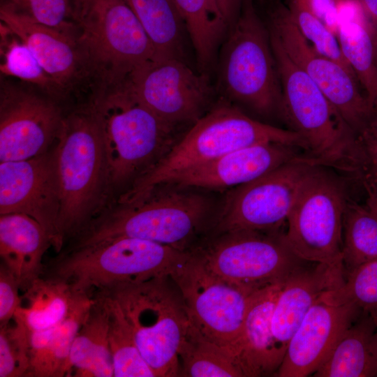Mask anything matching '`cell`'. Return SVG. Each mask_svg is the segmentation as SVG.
I'll use <instances>...</instances> for the list:
<instances>
[{"label": "cell", "mask_w": 377, "mask_h": 377, "mask_svg": "<svg viewBox=\"0 0 377 377\" xmlns=\"http://www.w3.org/2000/svg\"><path fill=\"white\" fill-rule=\"evenodd\" d=\"M188 251L149 240L120 237L44 263L40 276L60 280L77 293L170 276Z\"/></svg>", "instance_id": "cell-6"}, {"label": "cell", "mask_w": 377, "mask_h": 377, "mask_svg": "<svg viewBox=\"0 0 377 377\" xmlns=\"http://www.w3.org/2000/svg\"><path fill=\"white\" fill-rule=\"evenodd\" d=\"M13 322L0 326V377H27L29 369L27 331Z\"/></svg>", "instance_id": "cell-37"}, {"label": "cell", "mask_w": 377, "mask_h": 377, "mask_svg": "<svg viewBox=\"0 0 377 377\" xmlns=\"http://www.w3.org/2000/svg\"><path fill=\"white\" fill-rule=\"evenodd\" d=\"M190 251L217 277L251 291L284 281L309 263L293 252L283 232L239 230L215 234Z\"/></svg>", "instance_id": "cell-11"}, {"label": "cell", "mask_w": 377, "mask_h": 377, "mask_svg": "<svg viewBox=\"0 0 377 377\" xmlns=\"http://www.w3.org/2000/svg\"><path fill=\"white\" fill-rule=\"evenodd\" d=\"M287 6L299 31L314 48L355 75L342 53L337 36L331 30L300 3L288 0Z\"/></svg>", "instance_id": "cell-36"}, {"label": "cell", "mask_w": 377, "mask_h": 377, "mask_svg": "<svg viewBox=\"0 0 377 377\" xmlns=\"http://www.w3.org/2000/svg\"><path fill=\"white\" fill-rule=\"evenodd\" d=\"M320 19L336 36L339 27V0H295Z\"/></svg>", "instance_id": "cell-41"}, {"label": "cell", "mask_w": 377, "mask_h": 377, "mask_svg": "<svg viewBox=\"0 0 377 377\" xmlns=\"http://www.w3.org/2000/svg\"><path fill=\"white\" fill-rule=\"evenodd\" d=\"M94 302L73 343L66 376L114 377L109 345V311L104 295L93 293Z\"/></svg>", "instance_id": "cell-26"}, {"label": "cell", "mask_w": 377, "mask_h": 377, "mask_svg": "<svg viewBox=\"0 0 377 377\" xmlns=\"http://www.w3.org/2000/svg\"><path fill=\"white\" fill-rule=\"evenodd\" d=\"M75 36L91 73L101 85L124 80L154 60V50L124 0H73Z\"/></svg>", "instance_id": "cell-9"}, {"label": "cell", "mask_w": 377, "mask_h": 377, "mask_svg": "<svg viewBox=\"0 0 377 377\" xmlns=\"http://www.w3.org/2000/svg\"><path fill=\"white\" fill-rule=\"evenodd\" d=\"M377 322L361 313L343 332L313 377L376 376L371 343Z\"/></svg>", "instance_id": "cell-28"}, {"label": "cell", "mask_w": 377, "mask_h": 377, "mask_svg": "<svg viewBox=\"0 0 377 377\" xmlns=\"http://www.w3.org/2000/svg\"><path fill=\"white\" fill-rule=\"evenodd\" d=\"M77 295L60 280L39 276L24 291L13 320L28 332L50 329L65 319Z\"/></svg>", "instance_id": "cell-29"}, {"label": "cell", "mask_w": 377, "mask_h": 377, "mask_svg": "<svg viewBox=\"0 0 377 377\" xmlns=\"http://www.w3.org/2000/svg\"><path fill=\"white\" fill-rule=\"evenodd\" d=\"M94 100L102 129L109 188L130 186L175 143L177 127L138 102L123 81L101 86Z\"/></svg>", "instance_id": "cell-5"}, {"label": "cell", "mask_w": 377, "mask_h": 377, "mask_svg": "<svg viewBox=\"0 0 377 377\" xmlns=\"http://www.w3.org/2000/svg\"><path fill=\"white\" fill-rule=\"evenodd\" d=\"M299 148L279 143H262L228 152L188 168L167 184L183 188H226L248 183L276 168L305 155Z\"/></svg>", "instance_id": "cell-20"}, {"label": "cell", "mask_w": 377, "mask_h": 377, "mask_svg": "<svg viewBox=\"0 0 377 377\" xmlns=\"http://www.w3.org/2000/svg\"><path fill=\"white\" fill-rule=\"evenodd\" d=\"M314 165L307 157L294 160L230 191L217 217L215 234L283 232L301 184Z\"/></svg>", "instance_id": "cell-13"}, {"label": "cell", "mask_w": 377, "mask_h": 377, "mask_svg": "<svg viewBox=\"0 0 377 377\" xmlns=\"http://www.w3.org/2000/svg\"><path fill=\"white\" fill-rule=\"evenodd\" d=\"M3 1H7V2H10V1H12L13 0H3Z\"/></svg>", "instance_id": "cell-46"}, {"label": "cell", "mask_w": 377, "mask_h": 377, "mask_svg": "<svg viewBox=\"0 0 377 377\" xmlns=\"http://www.w3.org/2000/svg\"><path fill=\"white\" fill-rule=\"evenodd\" d=\"M267 16L269 30L290 58L314 81L357 135L370 115L371 105L362 94L357 76L311 45L299 31L287 6L276 1Z\"/></svg>", "instance_id": "cell-15"}, {"label": "cell", "mask_w": 377, "mask_h": 377, "mask_svg": "<svg viewBox=\"0 0 377 377\" xmlns=\"http://www.w3.org/2000/svg\"><path fill=\"white\" fill-rule=\"evenodd\" d=\"M133 10L154 50V60L184 59L183 21L173 0H124Z\"/></svg>", "instance_id": "cell-30"}, {"label": "cell", "mask_w": 377, "mask_h": 377, "mask_svg": "<svg viewBox=\"0 0 377 377\" xmlns=\"http://www.w3.org/2000/svg\"><path fill=\"white\" fill-rule=\"evenodd\" d=\"M109 311V345L114 377H156L142 357L131 327L117 302L102 290Z\"/></svg>", "instance_id": "cell-33"}, {"label": "cell", "mask_w": 377, "mask_h": 377, "mask_svg": "<svg viewBox=\"0 0 377 377\" xmlns=\"http://www.w3.org/2000/svg\"><path fill=\"white\" fill-rule=\"evenodd\" d=\"M93 302V295L77 293L61 323L43 331H27L29 369L27 377L66 376L73 343Z\"/></svg>", "instance_id": "cell-25"}, {"label": "cell", "mask_w": 377, "mask_h": 377, "mask_svg": "<svg viewBox=\"0 0 377 377\" xmlns=\"http://www.w3.org/2000/svg\"><path fill=\"white\" fill-rule=\"evenodd\" d=\"M269 142L306 150L304 142L297 133L256 120L236 106L221 103L195 122L162 158L119 196L118 202L138 200L182 172L232 151Z\"/></svg>", "instance_id": "cell-3"}, {"label": "cell", "mask_w": 377, "mask_h": 377, "mask_svg": "<svg viewBox=\"0 0 377 377\" xmlns=\"http://www.w3.org/2000/svg\"><path fill=\"white\" fill-rule=\"evenodd\" d=\"M52 246L42 226L20 213L0 215V256L15 275L20 290L24 291L40 276L43 258Z\"/></svg>", "instance_id": "cell-23"}, {"label": "cell", "mask_w": 377, "mask_h": 377, "mask_svg": "<svg viewBox=\"0 0 377 377\" xmlns=\"http://www.w3.org/2000/svg\"><path fill=\"white\" fill-rule=\"evenodd\" d=\"M325 168L314 165L303 179L283 238L306 262L343 267V221L348 199L343 183Z\"/></svg>", "instance_id": "cell-10"}, {"label": "cell", "mask_w": 377, "mask_h": 377, "mask_svg": "<svg viewBox=\"0 0 377 377\" xmlns=\"http://www.w3.org/2000/svg\"><path fill=\"white\" fill-rule=\"evenodd\" d=\"M284 281L260 288L251 297L240 337L233 350L245 377L274 376L282 362L272 336L271 320Z\"/></svg>", "instance_id": "cell-22"}, {"label": "cell", "mask_w": 377, "mask_h": 377, "mask_svg": "<svg viewBox=\"0 0 377 377\" xmlns=\"http://www.w3.org/2000/svg\"><path fill=\"white\" fill-rule=\"evenodd\" d=\"M217 64V87L227 100L263 117L281 116V88L269 32L253 0H242L239 15L220 48Z\"/></svg>", "instance_id": "cell-7"}, {"label": "cell", "mask_w": 377, "mask_h": 377, "mask_svg": "<svg viewBox=\"0 0 377 377\" xmlns=\"http://www.w3.org/2000/svg\"><path fill=\"white\" fill-rule=\"evenodd\" d=\"M20 285L13 273L3 263L0 264V326L13 320L21 304Z\"/></svg>", "instance_id": "cell-40"}, {"label": "cell", "mask_w": 377, "mask_h": 377, "mask_svg": "<svg viewBox=\"0 0 377 377\" xmlns=\"http://www.w3.org/2000/svg\"><path fill=\"white\" fill-rule=\"evenodd\" d=\"M179 376H244L232 351L203 336L191 323L179 350Z\"/></svg>", "instance_id": "cell-31"}, {"label": "cell", "mask_w": 377, "mask_h": 377, "mask_svg": "<svg viewBox=\"0 0 377 377\" xmlns=\"http://www.w3.org/2000/svg\"><path fill=\"white\" fill-rule=\"evenodd\" d=\"M165 184L142 198L96 214L69 238L60 254L120 237H133L181 250L202 229L210 200L199 193Z\"/></svg>", "instance_id": "cell-1"}, {"label": "cell", "mask_w": 377, "mask_h": 377, "mask_svg": "<svg viewBox=\"0 0 377 377\" xmlns=\"http://www.w3.org/2000/svg\"><path fill=\"white\" fill-rule=\"evenodd\" d=\"M369 193L368 207L377 214V183L366 184Z\"/></svg>", "instance_id": "cell-44"}, {"label": "cell", "mask_w": 377, "mask_h": 377, "mask_svg": "<svg viewBox=\"0 0 377 377\" xmlns=\"http://www.w3.org/2000/svg\"><path fill=\"white\" fill-rule=\"evenodd\" d=\"M269 32L281 88V117L304 142L306 156L315 165L362 177L365 156L357 134Z\"/></svg>", "instance_id": "cell-2"}, {"label": "cell", "mask_w": 377, "mask_h": 377, "mask_svg": "<svg viewBox=\"0 0 377 377\" xmlns=\"http://www.w3.org/2000/svg\"><path fill=\"white\" fill-rule=\"evenodd\" d=\"M330 290L317 300L291 337L274 376H313L361 314L354 304L338 300Z\"/></svg>", "instance_id": "cell-18"}, {"label": "cell", "mask_w": 377, "mask_h": 377, "mask_svg": "<svg viewBox=\"0 0 377 377\" xmlns=\"http://www.w3.org/2000/svg\"><path fill=\"white\" fill-rule=\"evenodd\" d=\"M331 293L341 302L354 304L377 322V259L346 274L343 282L331 289Z\"/></svg>", "instance_id": "cell-35"}, {"label": "cell", "mask_w": 377, "mask_h": 377, "mask_svg": "<svg viewBox=\"0 0 377 377\" xmlns=\"http://www.w3.org/2000/svg\"><path fill=\"white\" fill-rule=\"evenodd\" d=\"M63 117L52 98L1 80L0 162L27 160L47 151Z\"/></svg>", "instance_id": "cell-17"}, {"label": "cell", "mask_w": 377, "mask_h": 377, "mask_svg": "<svg viewBox=\"0 0 377 377\" xmlns=\"http://www.w3.org/2000/svg\"><path fill=\"white\" fill-rule=\"evenodd\" d=\"M170 281V276H158L100 290L120 306L156 377L179 376V350L191 323L182 295Z\"/></svg>", "instance_id": "cell-8"}, {"label": "cell", "mask_w": 377, "mask_h": 377, "mask_svg": "<svg viewBox=\"0 0 377 377\" xmlns=\"http://www.w3.org/2000/svg\"><path fill=\"white\" fill-rule=\"evenodd\" d=\"M377 34V0H359Z\"/></svg>", "instance_id": "cell-43"}, {"label": "cell", "mask_w": 377, "mask_h": 377, "mask_svg": "<svg viewBox=\"0 0 377 377\" xmlns=\"http://www.w3.org/2000/svg\"><path fill=\"white\" fill-rule=\"evenodd\" d=\"M193 47L199 71L209 75L230 27L215 0H173Z\"/></svg>", "instance_id": "cell-27"}, {"label": "cell", "mask_w": 377, "mask_h": 377, "mask_svg": "<svg viewBox=\"0 0 377 377\" xmlns=\"http://www.w3.org/2000/svg\"><path fill=\"white\" fill-rule=\"evenodd\" d=\"M1 75L13 77L39 87L53 99L63 92L40 64L27 45L0 23Z\"/></svg>", "instance_id": "cell-34"}, {"label": "cell", "mask_w": 377, "mask_h": 377, "mask_svg": "<svg viewBox=\"0 0 377 377\" xmlns=\"http://www.w3.org/2000/svg\"><path fill=\"white\" fill-rule=\"evenodd\" d=\"M343 275L357 266L377 259V214L368 206L348 200L343 221Z\"/></svg>", "instance_id": "cell-32"}, {"label": "cell", "mask_w": 377, "mask_h": 377, "mask_svg": "<svg viewBox=\"0 0 377 377\" xmlns=\"http://www.w3.org/2000/svg\"><path fill=\"white\" fill-rule=\"evenodd\" d=\"M343 267L308 263L284 281L272 315L276 348L283 360L288 344L302 321L321 295L343 281Z\"/></svg>", "instance_id": "cell-21"}, {"label": "cell", "mask_w": 377, "mask_h": 377, "mask_svg": "<svg viewBox=\"0 0 377 377\" xmlns=\"http://www.w3.org/2000/svg\"><path fill=\"white\" fill-rule=\"evenodd\" d=\"M357 138L365 156L362 179L365 184L377 183V98L371 103L370 115Z\"/></svg>", "instance_id": "cell-39"}, {"label": "cell", "mask_w": 377, "mask_h": 377, "mask_svg": "<svg viewBox=\"0 0 377 377\" xmlns=\"http://www.w3.org/2000/svg\"><path fill=\"white\" fill-rule=\"evenodd\" d=\"M371 352L374 360L376 373L377 376V329L373 335L371 343Z\"/></svg>", "instance_id": "cell-45"}, {"label": "cell", "mask_w": 377, "mask_h": 377, "mask_svg": "<svg viewBox=\"0 0 377 377\" xmlns=\"http://www.w3.org/2000/svg\"><path fill=\"white\" fill-rule=\"evenodd\" d=\"M56 140L52 153L61 196L58 228L64 246L98 214L110 191L102 129L94 98L63 117Z\"/></svg>", "instance_id": "cell-4"}, {"label": "cell", "mask_w": 377, "mask_h": 377, "mask_svg": "<svg viewBox=\"0 0 377 377\" xmlns=\"http://www.w3.org/2000/svg\"><path fill=\"white\" fill-rule=\"evenodd\" d=\"M8 3L35 22L75 36L73 0H13Z\"/></svg>", "instance_id": "cell-38"}, {"label": "cell", "mask_w": 377, "mask_h": 377, "mask_svg": "<svg viewBox=\"0 0 377 377\" xmlns=\"http://www.w3.org/2000/svg\"><path fill=\"white\" fill-rule=\"evenodd\" d=\"M61 196L52 151L33 158L0 163V215L20 213L38 221L57 253Z\"/></svg>", "instance_id": "cell-16"}, {"label": "cell", "mask_w": 377, "mask_h": 377, "mask_svg": "<svg viewBox=\"0 0 377 377\" xmlns=\"http://www.w3.org/2000/svg\"><path fill=\"white\" fill-rule=\"evenodd\" d=\"M0 21L27 45L64 95L91 73L74 35L35 22L5 1Z\"/></svg>", "instance_id": "cell-19"}, {"label": "cell", "mask_w": 377, "mask_h": 377, "mask_svg": "<svg viewBox=\"0 0 377 377\" xmlns=\"http://www.w3.org/2000/svg\"><path fill=\"white\" fill-rule=\"evenodd\" d=\"M230 28L237 20L242 0H215Z\"/></svg>", "instance_id": "cell-42"}, {"label": "cell", "mask_w": 377, "mask_h": 377, "mask_svg": "<svg viewBox=\"0 0 377 377\" xmlns=\"http://www.w3.org/2000/svg\"><path fill=\"white\" fill-rule=\"evenodd\" d=\"M123 82L138 102L175 127L196 122L212 94L209 75L176 59L149 61Z\"/></svg>", "instance_id": "cell-14"}, {"label": "cell", "mask_w": 377, "mask_h": 377, "mask_svg": "<svg viewBox=\"0 0 377 377\" xmlns=\"http://www.w3.org/2000/svg\"><path fill=\"white\" fill-rule=\"evenodd\" d=\"M337 37L371 105L377 98V34L359 0L339 1Z\"/></svg>", "instance_id": "cell-24"}, {"label": "cell", "mask_w": 377, "mask_h": 377, "mask_svg": "<svg viewBox=\"0 0 377 377\" xmlns=\"http://www.w3.org/2000/svg\"><path fill=\"white\" fill-rule=\"evenodd\" d=\"M170 276L193 326L203 336L233 353L254 291L217 277L190 250Z\"/></svg>", "instance_id": "cell-12"}]
</instances>
